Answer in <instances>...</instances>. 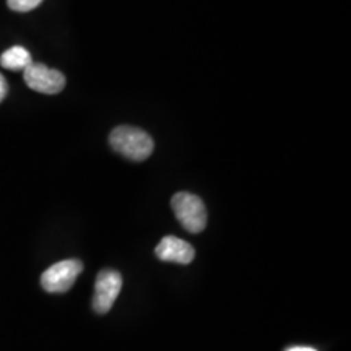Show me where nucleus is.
<instances>
[{
  "instance_id": "nucleus-1",
  "label": "nucleus",
  "mask_w": 351,
  "mask_h": 351,
  "mask_svg": "<svg viewBox=\"0 0 351 351\" xmlns=\"http://www.w3.org/2000/svg\"><path fill=\"white\" fill-rule=\"evenodd\" d=\"M109 143L127 160L130 161H145L153 153L155 143L147 132L132 125H119L116 127L109 135Z\"/></svg>"
},
{
  "instance_id": "nucleus-6",
  "label": "nucleus",
  "mask_w": 351,
  "mask_h": 351,
  "mask_svg": "<svg viewBox=\"0 0 351 351\" xmlns=\"http://www.w3.org/2000/svg\"><path fill=\"white\" fill-rule=\"evenodd\" d=\"M155 254L160 261L182 263V265L191 263L195 257L194 247L186 241L176 238V236H166L161 239L160 244L156 245Z\"/></svg>"
},
{
  "instance_id": "nucleus-9",
  "label": "nucleus",
  "mask_w": 351,
  "mask_h": 351,
  "mask_svg": "<svg viewBox=\"0 0 351 351\" xmlns=\"http://www.w3.org/2000/svg\"><path fill=\"white\" fill-rule=\"evenodd\" d=\"M8 93V85H7V80L3 78L2 73H0V103H2L3 98H5Z\"/></svg>"
},
{
  "instance_id": "nucleus-8",
  "label": "nucleus",
  "mask_w": 351,
  "mask_h": 351,
  "mask_svg": "<svg viewBox=\"0 0 351 351\" xmlns=\"http://www.w3.org/2000/svg\"><path fill=\"white\" fill-rule=\"evenodd\" d=\"M43 0H7L8 8H12L13 12H32L36 8Z\"/></svg>"
},
{
  "instance_id": "nucleus-2",
  "label": "nucleus",
  "mask_w": 351,
  "mask_h": 351,
  "mask_svg": "<svg viewBox=\"0 0 351 351\" xmlns=\"http://www.w3.org/2000/svg\"><path fill=\"white\" fill-rule=\"evenodd\" d=\"M176 218L189 232H202L207 226V208L200 197L189 192H178L171 200Z\"/></svg>"
},
{
  "instance_id": "nucleus-10",
  "label": "nucleus",
  "mask_w": 351,
  "mask_h": 351,
  "mask_svg": "<svg viewBox=\"0 0 351 351\" xmlns=\"http://www.w3.org/2000/svg\"><path fill=\"white\" fill-rule=\"evenodd\" d=\"M288 351H317V350L307 348V346H295V348H289Z\"/></svg>"
},
{
  "instance_id": "nucleus-7",
  "label": "nucleus",
  "mask_w": 351,
  "mask_h": 351,
  "mask_svg": "<svg viewBox=\"0 0 351 351\" xmlns=\"http://www.w3.org/2000/svg\"><path fill=\"white\" fill-rule=\"evenodd\" d=\"M32 64V54L21 46H13L0 56V65L3 69L12 70V72H19V70H23L25 72V69H28Z\"/></svg>"
},
{
  "instance_id": "nucleus-5",
  "label": "nucleus",
  "mask_w": 351,
  "mask_h": 351,
  "mask_svg": "<svg viewBox=\"0 0 351 351\" xmlns=\"http://www.w3.org/2000/svg\"><path fill=\"white\" fill-rule=\"evenodd\" d=\"M25 82L32 90L44 95H57L64 90L65 77L59 70L46 67L44 64L33 62L23 72Z\"/></svg>"
},
{
  "instance_id": "nucleus-4",
  "label": "nucleus",
  "mask_w": 351,
  "mask_h": 351,
  "mask_svg": "<svg viewBox=\"0 0 351 351\" xmlns=\"http://www.w3.org/2000/svg\"><path fill=\"white\" fill-rule=\"evenodd\" d=\"M122 288V276L119 271L104 269L96 276L93 309L98 314H106L116 302Z\"/></svg>"
},
{
  "instance_id": "nucleus-3",
  "label": "nucleus",
  "mask_w": 351,
  "mask_h": 351,
  "mask_svg": "<svg viewBox=\"0 0 351 351\" xmlns=\"http://www.w3.org/2000/svg\"><path fill=\"white\" fill-rule=\"evenodd\" d=\"M83 263L77 258L57 262L41 275V287L47 293H65L75 283L77 276L82 274Z\"/></svg>"
}]
</instances>
